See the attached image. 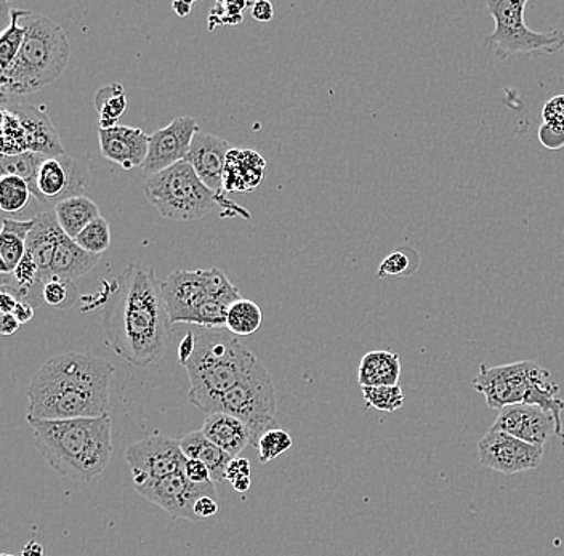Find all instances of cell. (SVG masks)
Masks as SVG:
<instances>
[{"label": "cell", "instance_id": "obj_1", "mask_svg": "<svg viewBox=\"0 0 564 556\" xmlns=\"http://www.w3.org/2000/svg\"><path fill=\"white\" fill-rule=\"evenodd\" d=\"M116 283L118 295L106 315L108 345L123 361L147 368L162 358L171 336L164 281L154 269L129 263Z\"/></svg>", "mask_w": 564, "mask_h": 556}, {"label": "cell", "instance_id": "obj_2", "mask_svg": "<svg viewBox=\"0 0 564 556\" xmlns=\"http://www.w3.org/2000/svg\"><path fill=\"white\" fill-rule=\"evenodd\" d=\"M115 372L111 362L90 353L56 355L39 369L28 389L26 417L73 421L108 415Z\"/></svg>", "mask_w": 564, "mask_h": 556}, {"label": "cell", "instance_id": "obj_3", "mask_svg": "<svg viewBox=\"0 0 564 556\" xmlns=\"http://www.w3.org/2000/svg\"><path fill=\"white\" fill-rule=\"evenodd\" d=\"M34 430L35 449L59 477L90 483L111 460V415L73 421H39L26 417Z\"/></svg>", "mask_w": 564, "mask_h": 556}, {"label": "cell", "instance_id": "obj_4", "mask_svg": "<svg viewBox=\"0 0 564 556\" xmlns=\"http://www.w3.org/2000/svg\"><path fill=\"white\" fill-rule=\"evenodd\" d=\"M21 20L26 37L15 62L0 73L2 98L24 97L51 86L70 58L68 36L56 21L31 10H21Z\"/></svg>", "mask_w": 564, "mask_h": 556}, {"label": "cell", "instance_id": "obj_5", "mask_svg": "<svg viewBox=\"0 0 564 556\" xmlns=\"http://www.w3.org/2000/svg\"><path fill=\"white\" fill-rule=\"evenodd\" d=\"M256 359L231 334H196L193 357L183 366L189 379V404L214 414L218 397L245 378Z\"/></svg>", "mask_w": 564, "mask_h": 556}, {"label": "cell", "instance_id": "obj_6", "mask_svg": "<svg viewBox=\"0 0 564 556\" xmlns=\"http://www.w3.org/2000/svg\"><path fill=\"white\" fill-rule=\"evenodd\" d=\"M474 389L485 396L491 410L502 411L518 404L541 407L555 418V436L564 439V400L558 397L560 386L553 382L552 374L542 366L532 361L481 364L474 380Z\"/></svg>", "mask_w": 564, "mask_h": 556}, {"label": "cell", "instance_id": "obj_7", "mask_svg": "<svg viewBox=\"0 0 564 556\" xmlns=\"http://www.w3.org/2000/svg\"><path fill=\"white\" fill-rule=\"evenodd\" d=\"M143 193L156 207L161 217L167 220L193 221L209 216L215 207H224L229 217H245L250 214L232 203L227 196L215 195L194 172L188 161L178 162L167 171L150 175L144 182Z\"/></svg>", "mask_w": 564, "mask_h": 556}, {"label": "cell", "instance_id": "obj_8", "mask_svg": "<svg viewBox=\"0 0 564 556\" xmlns=\"http://www.w3.org/2000/svg\"><path fill=\"white\" fill-rule=\"evenodd\" d=\"M278 397L273 379L260 359L250 366L245 378L218 397L215 413H225L249 428L250 445L257 449L264 433L276 428Z\"/></svg>", "mask_w": 564, "mask_h": 556}, {"label": "cell", "instance_id": "obj_9", "mask_svg": "<svg viewBox=\"0 0 564 556\" xmlns=\"http://www.w3.org/2000/svg\"><path fill=\"white\" fill-rule=\"evenodd\" d=\"M527 0H489V10L496 23V30L486 37V45L494 54L510 55H555L564 47V31L550 30L546 33H535L529 30L524 21Z\"/></svg>", "mask_w": 564, "mask_h": 556}, {"label": "cell", "instance_id": "obj_10", "mask_svg": "<svg viewBox=\"0 0 564 556\" xmlns=\"http://www.w3.org/2000/svg\"><path fill=\"white\" fill-rule=\"evenodd\" d=\"M164 297L172 324H193L194 316L207 302L239 301L241 292L221 270H176L164 281Z\"/></svg>", "mask_w": 564, "mask_h": 556}, {"label": "cell", "instance_id": "obj_11", "mask_svg": "<svg viewBox=\"0 0 564 556\" xmlns=\"http://www.w3.org/2000/svg\"><path fill=\"white\" fill-rule=\"evenodd\" d=\"M90 165L69 154L47 157L39 168L33 196L44 206H58L63 200L86 196L90 186Z\"/></svg>", "mask_w": 564, "mask_h": 556}, {"label": "cell", "instance_id": "obj_12", "mask_svg": "<svg viewBox=\"0 0 564 556\" xmlns=\"http://www.w3.org/2000/svg\"><path fill=\"white\" fill-rule=\"evenodd\" d=\"M135 491L141 498L154 503L174 519L189 521H197L194 515V505L200 498L210 495V498L218 499L217 484L214 481L204 484L193 483L186 477L185 471L135 484Z\"/></svg>", "mask_w": 564, "mask_h": 556}, {"label": "cell", "instance_id": "obj_13", "mask_svg": "<svg viewBox=\"0 0 564 556\" xmlns=\"http://www.w3.org/2000/svg\"><path fill=\"white\" fill-rule=\"evenodd\" d=\"M127 464L133 475V484L159 480L185 470L186 456L180 439H172L161 433H153L126 450Z\"/></svg>", "mask_w": 564, "mask_h": 556}, {"label": "cell", "instance_id": "obj_14", "mask_svg": "<svg viewBox=\"0 0 564 556\" xmlns=\"http://www.w3.org/2000/svg\"><path fill=\"white\" fill-rule=\"evenodd\" d=\"M478 457L482 467L502 475H517L541 466L544 448L507 433L489 430L478 443Z\"/></svg>", "mask_w": 564, "mask_h": 556}, {"label": "cell", "instance_id": "obj_15", "mask_svg": "<svg viewBox=\"0 0 564 556\" xmlns=\"http://www.w3.org/2000/svg\"><path fill=\"white\" fill-rule=\"evenodd\" d=\"M199 130L196 119L189 118V116H178L164 129L151 133L147 161L141 165L144 174L150 177V175L167 171L178 162L186 161L194 135Z\"/></svg>", "mask_w": 564, "mask_h": 556}, {"label": "cell", "instance_id": "obj_16", "mask_svg": "<svg viewBox=\"0 0 564 556\" xmlns=\"http://www.w3.org/2000/svg\"><path fill=\"white\" fill-rule=\"evenodd\" d=\"M489 430L507 433L514 438L523 439L529 445L544 448L546 439L555 435L556 424L555 418L541 407L518 404V406L503 407Z\"/></svg>", "mask_w": 564, "mask_h": 556}, {"label": "cell", "instance_id": "obj_17", "mask_svg": "<svg viewBox=\"0 0 564 556\" xmlns=\"http://www.w3.org/2000/svg\"><path fill=\"white\" fill-rule=\"evenodd\" d=\"M231 150L227 140L199 130L194 135L188 157H186L200 182L218 196L228 195L225 192L224 174L228 153Z\"/></svg>", "mask_w": 564, "mask_h": 556}, {"label": "cell", "instance_id": "obj_18", "mask_svg": "<svg viewBox=\"0 0 564 556\" xmlns=\"http://www.w3.org/2000/svg\"><path fill=\"white\" fill-rule=\"evenodd\" d=\"M101 154L123 171L141 167L147 161L150 135L137 127L116 126L98 129Z\"/></svg>", "mask_w": 564, "mask_h": 556}, {"label": "cell", "instance_id": "obj_19", "mask_svg": "<svg viewBox=\"0 0 564 556\" xmlns=\"http://www.w3.org/2000/svg\"><path fill=\"white\" fill-rule=\"evenodd\" d=\"M3 107L9 108L10 111L17 115L21 124V132H23V144L26 153H39L48 157L66 154L58 130L55 129L45 112L30 107V105H10L6 100H3Z\"/></svg>", "mask_w": 564, "mask_h": 556}, {"label": "cell", "instance_id": "obj_20", "mask_svg": "<svg viewBox=\"0 0 564 556\" xmlns=\"http://www.w3.org/2000/svg\"><path fill=\"white\" fill-rule=\"evenodd\" d=\"M62 233L55 212H42L34 217V228L28 236L26 253L37 265L42 286L51 281L53 255Z\"/></svg>", "mask_w": 564, "mask_h": 556}, {"label": "cell", "instance_id": "obj_21", "mask_svg": "<svg viewBox=\"0 0 564 556\" xmlns=\"http://www.w3.org/2000/svg\"><path fill=\"white\" fill-rule=\"evenodd\" d=\"M264 171L267 162L257 151L232 148L225 164V192L239 195L253 192L262 183Z\"/></svg>", "mask_w": 564, "mask_h": 556}, {"label": "cell", "instance_id": "obj_22", "mask_svg": "<svg viewBox=\"0 0 564 556\" xmlns=\"http://www.w3.org/2000/svg\"><path fill=\"white\" fill-rule=\"evenodd\" d=\"M100 262V255L88 253L77 246L74 239L63 231L56 244L55 255H53L51 281H69L76 283L79 277L86 276Z\"/></svg>", "mask_w": 564, "mask_h": 556}, {"label": "cell", "instance_id": "obj_23", "mask_svg": "<svg viewBox=\"0 0 564 556\" xmlns=\"http://www.w3.org/2000/svg\"><path fill=\"white\" fill-rule=\"evenodd\" d=\"M200 430L209 441L224 449L232 459H236L247 445H250L249 428L232 415L225 413L207 415Z\"/></svg>", "mask_w": 564, "mask_h": 556}, {"label": "cell", "instance_id": "obj_24", "mask_svg": "<svg viewBox=\"0 0 564 556\" xmlns=\"http://www.w3.org/2000/svg\"><path fill=\"white\" fill-rule=\"evenodd\" d=\"M180 446H182L186 459L199 460V462L206 464L215 484L227 480V470L232 457L209 441L203 430L189 432L188 435L180 439Z\"/></svg>", "mask_w": 564, "mask_h": 556}, {"label": "cell", "instance_id": "obj_25", "mask_svg": "<svg viewBox=\"0 0 564 556\" xmlns=\"http://www.w3.org/2000/svg\"><path fill=\"white\" fill-rule=\"evenodd\" d=\"M34 228V218L31 220H15L3 218L0 231V273L13 274L26 253V241Z\"/></svg>", "mask_w": 564, "mask_h": 556}, {"label": "cell", "instance_id": "obj_26", "mask_svg": "<svg viewBox=\"0 0 564 556\" xmlns=\"http://www.w3.org/2000/svg\"><path fill=\"white\" fill-rule=\"evenodd\" d=\"M401 378V359L393 351H370L362 357L358 369V383L365 386H393Z\"/></svg>", "mask_w": 564, "mask_h": 556}, {"label": "cell", "instance_id": "obj_27", "mask_svg": "<svg viewBox=\"0 0 564 556\" xmlns=\"http://www.w3.org/2000/svg\"><path fill=\"white\" fill-rule=\"evenodd\" d=\"M59 228L70 239H76L91 224L100 218V207L87 196L63 200L53 209Z\"/></svg>", "mask_w": 564, "mask_h": 556}, {"label": "cell", "instance_id": "obj_28", "mask_svg": "<svg viewBox=\"0 0 564 556\" xmlns=\"http://www.w3.org/2000/svg\"><path fill=\"white\" fill-rule=\"evenodd\" d=\"M127 103L129 100L121 84L101 87L95 95V108L100 115V129H112L118 126L119 119L126 112Z\"/></svg>", "mask_w": 564, "mask_h": 556}, {"label": "cell", "instance_id": "obj_29", "mask_svg": "<svg viewBox=\"0 0 564 556\" xmlns=\"http://www.w3.org/2000/svg\"><path fill=\"white\" fill-rule=\"evenodd\" d=\"M262 309L253 302L239 298L229 306L225 327L236 336L250 337L262 326Z\"/></svg>", "mask_w": 564, "mask_h": 556}, {"label": "cell", "instance_id": "obj_30", "mask_svg": "<svg viewBox=\"0 0 564 556\" xmlns=\"http://www.w3.org/2000/svg\"><path fill=\"white\" fill-rule=\"evenodd\" d=\"M10 24L2 36H0V73L9 69V66L15 62L21 47H23L24 37H26V28L21 20V10H10Z\"/></svg>", "mask_w": 564, "mask_h": 556}, {"label": "cell", "instance_id": "obj_31", "mask_svg": "<svg viewBox=\"0 0 564 556\" xmlns=\"http://www.w3.org/2000/svg\"><path fill=\"white\" fill-rule=\"evenodd\" d=\"M48 156L39 153H21L17 156H2L0 161V172L2 177L13 175V177L23 178L33 192L35 178H37L39 168L44 164ZM33 195V193H31Z\"/></svg>", "mask_w": 564, "mask_h": 556}, {"label": "cell", "instance_id": "obj_32", "mask_svg": "<svg viewBox=\"0 0 564 556\" xmlns=\"http://www.w3.org/2000/svg\"><path fill=\"white\" fill-rule=\"evenodd\" d=\"M31 189L23 178L6 175L0 179V209L7 214H20L26 209Z\"/></svg>", "mask_w": 564, "mask_h": 556}, {"label": "cell", "instance_id": "obj_33", "mask_svg": "<svg viewBox=\"0 0 564 556\" xmlns=\"http://www.w3.org/2000/svg\"><path fill=\"white\" fill-rule=\"evenodd\" d=\"M362 397L366 404L380 413H397L404 404V392L400 385L365 386Z\"/></svg>", "mask_w": 564, "mask_h": 556}, {"label": "cell", "instance_id": "obj_34", "mask_svg": "<svg viewBox=\"0 0 564 556\" xmlns=\"http://www.w3.org/2000/svg\"><path fill=\"white\" fill-rule=\"evenodd\" d=\"M74 241L84 251L101 257L111 246V228L106 218H97Z\"/></svg>", "mask_w": 564, "mask_h": 556}, {"label": "cell", "instance_id": "obj_35", "mask_svg": "<svg viewBox=\"0 0 564 556\" xmlns=\"http://www.w3.org/2000/svg\"><path fill=\"white\" fill-rule=\"evenodd\" d=\"M292 448V436L288 432L273 428L264 433L260 438L257 449H259V459L262 464L273 462L274 459L289 453Z\"/></svg>", "mask_w": 564, "mask_h": 556}, {"label": "cell", "instance_id": "obj_36", "mask_svg": "<svg viewBox=\"0 0 564 556\" xmlns=\"http://www.w3.org/2000/svg\"><path fill=\"white\" fill-rule=\"evenodd\" d=\"M44 304L56 309H69L77 301L76 283L52 280L42 288Z\"/></svg>", "mask_w": 564, "mask_h": 556}, {"label": "cell", "instance_id": "obj_37", "mask_svg": "<svg viewBox=\"0 0 564 556\" xmlns=\"http://www.w3.org/2000/svg\"><path fill=\"white\" fill-rule=\"evenodd\" d=\"M249 6L252 7V3L239 2V0L215 3L209 15L210 31L217 26H238L245 20V10Z\"/></svg>", "mask_w": 564, "mask_h": 556}, {"label": "cell", "instance_id": "obj_38", "mask_svg": "<svg viewBox=\"0 0 564 556\" xmlns=\"http://www.w3.org/2000/svg\"><path fill=\"white\" fill-rule=\"evenodd\" d=\"M411 269V259H409L408 253L405 251H394L391 252L390 255L386 257L382 263L379 266V273H377V277H387V276H401V274H405V271Z\"/></svg>", "mask_w": 564, "mask_h": 556}, {"label": "cell", "instance_id": "obj_39", "mask_svg": "<svg viewBox=\"0 0 564 556\" xmlns=\"http://www.w3.org/2000/svg\"><path fill=\"white\" fill-rule=\"evenodd\" d=\"M539 140L549 150H562L564 148V127L542 124L539 129Z\"/></svg>", "mask_w": 564, "mask_h": 556}, {"label": "cell", "instance_id": "obj_40", "mask_svg": "<svg viewBox=\"0 0 564 556\" xmlns=\"http://www.w3.org/2000/svg\"><path fill=\"white\" fill-rule=\"evenodd\" d=\"M542 118H544V124L564 127V95H556L546 101Z\"/></svg>", "mask_w": 564, "mask_h": 556}, {"label": "cell", "instance_id": "obj_41", "mask_svg": "<svg viewBox=\"0 0 564 556\" xmlns=\"http://www.w3.org/2000/svg\"><path fill=\"white\" fill-rule=\"evenodd\" d=\"M185 475L189 481L196 484L210 483V470L206 464L199 462V460L188 459L186 460Z\"/></svg>", "mask_w": 564, "mask_h": 556}, {"label": "cell", "instance_id": "obj_42", "mask_svg": "<svg viewBox=\"0 0 564 556\" xmlns=\"http://www.w3.org/2000/svg\"><path fill=\"white\" fill-rule=\"evenodd\" d=\"M218 509H220L218 506V499L206 495V498H200L196 505H194V515H196L197 521L212 519V516L217 515Z\"/></svg>", "mask_w": 564, "mask_h": 556}, {"label": "cell", "instance_id": "obj_43", "mask_svg": "<svg viewBox=\"0 0 564 556\" xmlns=\"http://www.w3.org/2000/svg\"><path fill=\"white\" fill-rule=\"evenodd\" d=\"M250 477V462L247 459H241V457H236L229 462L227 470V481L232 483V481L241 480V478Z\"/></svg>", "mask_w": 564, "mask_h": 556}, {"label": "cell", "instance_id": "obj_44", "mask_svg": "<svg viewBox=\"0 0 564 556\" xmlns=\"http://www.w3.org/2000/svg\"><path fill=\"white\" fill-rule=\"evenodd\" d=\"M252 19L268 23L274 19V7L273 3L267 2V0H259V2L252 3V12H250Z\"/></svg>", "mask_w": 564, "mask_h": 556}, {"label": "cell", "instance_id": "obj_45", "mask_svg": "<svg viewBox=\"0 0 564 556\" xmlns=\"http://www.w3.org/2000/svg\"><path fill=\"white\" fill-rule=\"evenodd\" d=\"M194 348H196V334L188 332L183 340L180 341L178 347V364L185 366L193 357Z\"/></svg>", "mask_w": 564, "mask_h": 556}, {"label": "cell", "instance_id": "obj_46", "mask_svg": "<svg viewBox=\"0 0 564 556\" xmlns=\"http://www.w3.org/2000/svg\"><path fill=\"white\" fill-rule=\"evenodd\" d=\"M21 324L13 315L0 316V332L2 336L10 337L15 336L17 330L20 329Z\"/></svg>", "mask_w": 564, "mask_h": 556}, {"label": "cell", "instance_id": "obj_47", "mask_svg": "<svg viewBox=\"0 0 564 556\" xmlns=\"http://www.w3.org/2000/svg\"><path fill=\"white\" fill-rule=\"evenodd\" d=\"M13 316H15L20 324L30 323L34 318V306L30 302H18Z\"/></svg>", "mask_w": 564, "mask_h": 556}, {"label": "cell", "instance_id": "obj_48", "mask_svg": "<svg viewBox=\"0 0 564 556\" xmlns=\"http://www.w3.org/2000/svg\"><path fill=\"white\" fill-rule=\"evenodd\" d=\"M18 298L7 292H0V312L2 315H13L18 305Z\"/></svg>", "mask_w": 564, "mask_h": 556}, {"label": "cell", "instance_id": "obj_49", "mask_svg": "<svg viewBox=\"0 0 564 556\" xmlns=\"http://www.w3.org/2000/svg\"><path fill=\"white\" fill-rule=\"evenodd\" d=\"M194 3L193 2H183V0H176V2L172 3V9L180 19H185L192 13Z\"/></svg>", "mask_w": 564, "mask_h": 556}, {"label": "cell", "instance_id": "obj_50", "mask_svg": "<svg viewBox=\"0 0 564 556\" xmlns=\"http://www.w3.org/2000/svg\"><path fill=\"white\" fill-rule=\"evenodd\" d=\"M21 556H44V548L33 538V541L23 548V555Z\"/></svg>", "mask_w": 564, "mask_h": 556}, {"label": "cell", "instance_id": "obj_51", "mask_svg": "<svg viewBox=\"0 0 564 556\" xmlns=\"http://www.w3.org/2000/svg\"><path fill=\"white\" fill-rule=\"evenodd\" d=\"M250 484H252V480H250V477L241 478V480L232 481L231 486L232 489H235L236 492H245L249 491Z\"/></svg>", "mask_w": 564, "mask_h": 556}, {"label": "cell", "instance_id": "obj_52", "mask_svg": "<svg viewBox=\"0 0 564 556\" xmlns=\"http://www.w3.org/2000/svg\"><path fill=\"white\" fill-rule=\"evenodd\" d=\"M2 556H13V555H9V554H2Z\"/></svg>", "mask_w": 564, "mask_h": 556}]
</instances>
